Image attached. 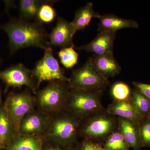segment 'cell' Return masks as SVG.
<instances>
[{
  "label": "cell",
  "mask_w": 150,
  "mask_h": 150,
  "mask_svg": "<svg viewBox=\"0 0 150 150\" xmlns=\"http://www.w3.org/2000/svg\"><path fill=\"white\" fill-rule=\"evenodd\" d=\"M0 29L8 37L10 56L26 47H37L45 50L51 47L48 33L42 24L37 21L29 22L20 18H11L1 25Z\"/></svg>",
  "instance_id": "1"
},
{
  "label": "cell",
  "mask_w": 150,
  "mask_h": 150,
  "mask_svg": "<svg viewBox=\"0 0 150 150\" xmlns=\"http://www.w3.org/2000/svg\"><path fill=\"white\" fill-rule=\"evenodd\" d=\"M69 88L66 82H49L46 86L35 93L38 110L50 115L63 111L69 98L71 91Z\"/></svg>",
  "instance_id": "2"
},
{
  "label": "cell",
  "mask_w": 150,
  "mask_h": 150,
  "mask_svg": "<svg viewBox=\"0 0 150 150\" xmlns=\"http://www.w3.org/2000/svg\"><path fill=\"white\" fill-rule=\"evenodd\" d=\"M63 112V110L51 115L43 137L44 139L55 144L66 145L74 139L79 124L76 116Z\"/></svg>",
  "instance_id": "3"
},
{
  "label": "cell",
  "mask_w": 150,
  "mask_h": 150,
  "mask_svg": "<svg viewBox=\"0 0 150 150\" xmlns=\"http://www.w3.org/2000/svg\"><path fill=\"white\" fill-rule=\"evenodd\" d=\"M68 83L72 90L101 92L108 81L98 71L89 58L82 67L73 71Z\"/></svg>",
  "instance_id": "4"
},
{
  "label": "cell",
  "mask_w": 150,
  "mask_h": 150,
  "mask_svg": "<svg viewBox=\"0 0 150 150\" xmlns=\"http://www.w3.org/2000/svg\"><path fill=\"white\" fill-rule=\"evenodd\" d=\"M35 97L25 90L21 93H11L4 106L15 131L18 134L20 124L25 115L34 109Z\"/></svg>",
  "instance_id": "5"
},
{
  "label": "cell",
  "mask_w": 150,
  "mask_h": 150,
  "mask_svg": "<svg viewBox=\"0 0 150 150\" xmlns=\"http://www.w3.org/2000/svg\"><path fill=\"white\" fill-rule=\"evenodd\" d=\"M32 73L37 88L40 84L46 81H60L69 82V79L65 76L64 70L54 57L51 47L45 50L44 55L36 62Z\"/></svg>",
  "instance_id": "6"
},
{
  "label": "cell",
  "mask_w": 150,
  "mask_h": 150,
  "mask_svg": "<svg viewBox=\"0 0 150 150\" xmlns=\"http://www.w3.org/2000/svg\"><path fill=\"white\" fill-rule=\"evenodd\" d=\"M100 92L72 90L66 107L76 117L89 115L100 109L98 95Z\"/></svg>",
  "instance_id": "7"
},
{
  "label": "cell",
  "mask_w": 150,
  "mask_h": 150,
  "mask_svg": "<svg viewBox=\"0 0 150 150\" xmlns=\"http://www.w3.org/2000/svg\"><path fill=\"white\" fill-rule=\"evenodd\" d=\"M0 79L8 88H21L26 86L35 93L37 87L32 71L21 64L12 65L0 71Z\"/></svg>",
  "instance_id": "8"
},
{
  "label": "cell",
  "mask_w": 150,
  "mask_h": 150,
  "mask_svg": "<svg viewBox=\"0 0 150 150\" xmlns=\"http://www.w3.org/2000/svg\"><path fill=\"white\" fill-rule=\"evenodd\" d=\"M51 115L33 109L25 115L20 124L18 134L43 136L51 119Z\"/></svg>",
  "instance_id": "9"
},
{
  "label": "cell",
  "mask_w": 150,
  "mask_h": 150,
  "mask_svg": "<svg viewBox=\"0 0 150 150\" xmlns=\"http://www.w3.org/2000/svg\"><path fill=\"white\" fill-rule=\"evenodd\" d=\"M75 33L71 22L59 17L55 27L48 34L49 45L62 48L74 46L73 38Z\"/></svg>",
  "instance_id": "10"
},
{
  "label": "cell",
  "mask_w": 150,
  "mask_h": 150,
  "mask_svg": "<svg viewBox=\"0 0 150 150\" xmlns=\"http://www.w3.org/2000/svg\"><path fill=\"white\" fill-rule=\"evenodd\" d=\"M116 33L99 32L91 42L83 46L76 47L78 50L93 53L94 55H101L113 52L114 40Z\"/></svg>",
  "instance_id": "11"
},
{
  "label": "cell",
  "mask_w": 150,
  "mask_h": 150,
  "mask_svg": "<svg viewBox=\"0 0 150 150\" xmlns=\"http://www.w3.org/2000/svg\"><path fill=\"white\" fill-rule=\"evenodd\" d=\"M91 58L98 71L106 79L115 76L121 71V67L113 56V52L93 55Z\"/></svg>",
  "instance_id": "12"
},
{
  "label": "cell",
  "mask_w": 150,
  "mask_h": 150,
  "mask_svg": "<svg viewBox=\"0 0 150 150\" xmlns=\"http://www.w3.org/2000/svg\"><path fill=\"white\" fill-rule=\"evenodd\" d=\"M98 31L99 32L116 33L118 30L124 28H137L139 24L133 20L121 18L114 15L107 14L100 15Z\"/></svg>",
  "instance_id": "13"
},
{
  "label": "cell",
  "mask_w": 150,
  "mask_h": 150,
  "mask_svg": "<svg viewBox=\"0 0 150 150\" xmlns=\"http://www.w3.org/2000/svg\"><path fill=\"white\" fill-rule=\"evenodd\" d=\"M43 136L17 134L11 141L9 150H43Z\"/></svg>",
  "instance_id": "14"
},
{
  "label": "cell",
  "mask_w": 150,
  "mask_h": 150,
  "mask_svg": "<svg viewBox=\"0 0 150 150\" xmlns=\"http://www.w3.org/2000/svg\"><path fill=\"white\" fill-rule=\"evenodd\" d=\"M113 126V121L110 118L104 116L97 117L86 125L83 133L89 138H100L110 132Z\"/></svg>",
  "instance_id": "15"
},
{
  "label": "cell",
  "mask_w": 150,
  "mask_h": 150,
  "mask_svg": "<svg viewBox=\"0 0 150 150\" xmlns=\"http://www.w3.org/2000/svg\"><path fill=\"white\" fill-rule=\"evenodd\" d=\"M100 16L94 9L93 3H88L84 6L76 11L74 19L71 22L75 33L85 29L88 26L92 19L93 18H98Z\"/></svg>",
  "instance_id": "16"
},
{
  "label": "cell",
  "mask_w": 150,
  "mask_h": 150,
  "mask_svg": "<svg viewBox=\"0 0 150 150\" xmlns=\"http://www.w3.org/2000/svg\"><path fill=\"white\" fill-rule=\"evenodd\" d=\"M108 112L113 115L121 116L124 119L131 121L137 120L140 116L131 102L128 100L115 101L110 105Z\"/></svg>",
  "instance_id": "17"
},
{
  "label": "cell",
  "mask_w": 150,
  "mask_h": 150,
  "mask_svg": "<svg viewBox=\"0 0 150 150\" xmlns=\"http://www.w3.org/2000/svg\"><path fill=\"white\" fill-rule=\"evenodd\" d=\"M17 133L12 125L4 107L0 109V142L4 146L13 139Z\"/></svg>",
  "instance_id": "18"
},
{
  "label": "cell",
  "mask_w": 150,
  "mask_h": 150,
  "mask_svg": "<svg viewBox=\"0 0 150 150\" xmlns=\"http://www.w3.org/2000/svg\"><path fill=\"white\" fill-rule=\"evenodd\" d=\"M43 1L40 0H21L19 4L20 18L26 21L36 18Z\"/></svg>",
  "instance_id": "19"
},
{
  "label": "cell",
  "mask_w": 150,
  "mask_h": 150,
  "mask_svg": "<svg viewBox=\"0 0 150 150\" xmlns=\"http://www.w3.org/2000/svg\"><path fill=\"white\" fill-rule=\"evenodd\" d=\"M56 1H43L39 9L36 19L40 24L50 23L54 21L56 17V12L53 7Z\"/></svg>",
  "instance_id": "20"
},
{
  "label": "cell",
  "mask_w": 150,
  "mask_h": 150,
  "mask_svg": "<svg viewBox=\"0 0 150 150\" xmlns=\"http://www.w3.org/2000/svg\"><path fill=\"white\" fill-rule=\"evenodd\" d=\"M121 134L126 143L134 148L138 146V139L137 131L134 124L131 121L122 119L120 121Z\"/></svg>",
  "instance_id": "21"
},
{
  "label": "cell",
  "mask_w": 150,
  "mask_h": 150,
  "mask_svg": "<svg viewBox=\"0 0 150 150\" xmlns=\"http://www.w3.org/2000/svg\"><path fill=\"white\" fill-rule=\"evenodd\" d=\"M74 48V46L62 48L58 53L60 62L66 69L72 68L77 64L79 55Z\"/></svg>",
  "instance_id": "22"
},
{
  "label": "cell",
  "mask_w": 150,
  "mask_h": 150,
  "mask_svg": "<svg viewBox=\"0 0 150 150\" xmlns=\"http://www.w3.org/2000/svg\"><path fill=\"white\" fill-rule=\"evenodd\" d=\"M131 102L140 115L146 114L150 110V100L137 91L133 92Z\"/></svg>",
  "instance_id": "23"
},
{
  "label": "cell",
  "mask_w": 150,
  "mask_h": 150,
  "mask_svg": "<svg viewBox=\"0 0 150 150\" xmlns=\"http://www.w3.org/2000/svg\"><path fill=\"white\" fill-rule=\"evenodd\" d=\"M128 144L121 133H113L109 137L104 146L105 150H126Z\"/></svg>",
  "instance_id": "24"
},
{
  "label": "cell",
  "mask_w": 150,
  "mask_h": 150,
  "mask_svg": "<svg viewBox=\"0 0 150 150\" xmlns=\"http://www.w3.org/2000/svg\"><path fill=\"white\" fill-rule=\"evenodd\" d=\"M111 93L115 101H126L131 96V89L126 83L118 82L112 86Z\"/></svg>",
  "instance_id": "25"
},
{
  "label": "cell",
  "mask_w": 150,
  "mask_h": 150,
  "mask_svg": "<svg viewBox=\"0 0 150 150\" xmlns=\"http://www.w3.org/2000/svg\"><path fill=\"white\" fill-rule=\"evenodd\" d=\"M133 85L137 89V91L150 100V84L134 82Z\"/></svg>",
  "instance_id": "26"
},
{
  "label": "cell",
  "mask_w": 150,
  "mask_h": 150,
  "mask_svg": "<svg viewBox=\"0 0 150 150\" xmlns=\"http://www.w3.org/2000/svg\"><path fill=\"white\" fill-rule=\"evenodd\" d=\"M142 140L146 144H150V123H147L143 126L142 130Z\"/></svg>",
  "instance_id": "27"
},
{
  "label": "cell",
  "mask_w": 150,
  "mask_h": 150,
  "mask_svg": "<svg viewBox=\"0 0 150 150\" xmlns=\"http://www.w3.org/2000/svg\"><path fill=\"white\" fill-rule=\"evenodd\" d=\"M82 150H104L99 145L90 142H86L83 145Z\"/></svg>",
  "instance_id": "28"
},
{
  "label": "cell",
  "mask_w": 150,
  "mask_h": 150,
  "mask_svg": "<svg viewBox=\"0 0 150 150\" xmlns=\"http://www.w3.org/2000/svg\"><path fill=\"white\" fill-rule=\"evenodd\" d=\"M5 3L6 10L8 11V10L14 5V2L13 1H4Z\"/></svg>",
  "instance_id": "29"
},
{
  "label": "cell",
  "mask_w": 150,
  "mask_h": 150,
  "mask_svg": "<svg viewBox=\"0 0 150 150\" xmlns=\"http://www.w3.org/2000/svg\"><path fill=\"white\" fill-rule=\"evenodd\" d=\"M43 150H63L60 148L57 147H54L53 146H48L47 147H45V148H43Z\"/></svg>",
  "instance_id": "30"
},
{
  "label": "cell",
  "mask_w": 150,
  "mask_h": 150,
  "mask_svg": "<svg viewBox=\"0 0 150 150\" xmlns=\"http://www.w3.org/2000/svg\"><path fill=\"white\" fill-rule=\"evenodd\" d=\"M1 92L0 91V105L1 104Z\"/></svg>",
  "instance_id": "31"
},
{
  "label": "cell",
  "mask_w": 150,
  "mask_h": 150,
  "mask_svg": "<svg viewBox=\"0 0 150 150\" xmlns=\"http://www.w3.org/2000/svg\"><path fill=\"white\" fill-rule=\"evenodd\" d=\"M2 63V60L1 58L0 57V65H1V64Z\"/></svg>",
  "instance_id": "32"
},
{
  "label": "cell",
  "mask_w": 150,
  "mask_h": 150,
  "mask_svg": "<svg viewBox=\"0 0 150 150\" xmlns=\"http://www.w3.org/2000/svg\"><path fill=\"white\" fill-rule=\"evenodd\" d=\"M0 146H1V142H0Z\"/></svg>",
  "instance_id": "33"
},
{
  "label": "cell",
  "mask_w": 150,
  "mask_h": 150,
  "mask_svg": "<svg viewBox=\"0 0 150 150\" xmlns=\"http://www.w3.org/2000/svg\"></svg>",
  "instance_id": "34"
}]
</instances>
